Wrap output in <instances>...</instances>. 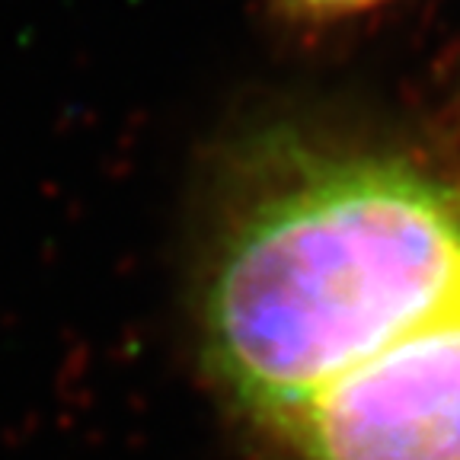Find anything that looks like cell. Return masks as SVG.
<instances>
[{"label":"cell","mask_w":460,"mask_h":460,"mask_svg":"<svg viewBox=\"0 0 460 460\" xmlns=\"http://www.w3.org/2000/svg\"><path fill=\"white\" fill-rule=\"evenodd\" d=\"M215 384L281 460H460V189L285 151L215 243Z\"/></svg>","instance_id":"1"},{"label":"cell","mask_w":460,"mask_h":460,"mask_svg":"<svg viewBox=\"0 0 460 460\" xmlns=\"http://www.w3.org/2000/svg\"><path fill=\"white\" fill-rule=\"evenodd\" d=\"M288 7L301 10V13L314 16H336V13H352V10H365L381 0H285Z\"/></svg>","instance_id":"2"}]
</instances>
